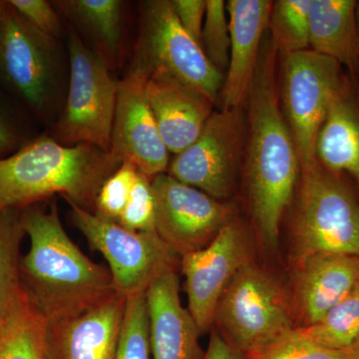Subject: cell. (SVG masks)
<instances>
[{
	"label": "cell",
	"mask_w": 359,
	"mask_h": 359,
	"mask_svg": "<svg viewBox=\"0 0 359 359\" xmlns=\"http://www.w3.org/2000/svg\"><path fill=\"white\" fill-rule=\"evenodd\" d=\"M282 56L278 94L283 117L301 161V168L318 162L316 141L344 68L311 49Z\"/></svg>",
	"instance_id": "obj_10"
},
{
	"label": "cell",
	"mask_w": 359,
	"mask_h": 359,
	"mask_svg": "<svg viewBox=\"0 0 359 359\" xmlns=\"http://www.w3.org/2000/svg\"><path fill=\"white\" fill-rule=\"evenodd\" d=\"M121 165L95 146H65L48 133L0 160V215L25 210L61 195L94 212L97 196Z\"/></svg>",
	"instance_id": "obj_3"
},
{
	"label": "cell",
	"mask_w": 359,
	"mask_h": 359,
	"mask_svg": "<svg viewBox=\"0 0 359 359\" xmlns=\"http://www.w3.org/2000/svg\"><path fill=\"white\" fill-rule=\"evenodd\" d=\"M273 1L229 0L226 2L231 47L219 100L223 109H245L256 76Z\"/></svg>",
	"instance_id": "obj_16"
},
{
	"label": "cell",
	"mask_w": 359,
	"mask_h": 359,
	"mask_svg": "<svg viewBox=\"0 0 359 359\" xmlns=\"http://www.w3.org/2000/svg\"><path fill=\"white\" fill-rule=\"evenodd\" d=\"M356 20H358V28L359 34V1L356 4Z\"/></svg>",
	"instance_id": "obj_38"
},
{
	"label": "cell",
	"mask_w": 359,
	"mask_h": 359,
	"mask_svg": "<svg viewBox=\"0 0 359 359\" xmlns=\"http://www.w3.org/2000/svg\"><path fill=\"white\" fill-rule=\"evenodd\" d=\"M247 140L245 109L214 111L197 140L175 156L167 173L219 201L230 197Z\"/></svg>",
	"instance_id": "obj_11"
},
{
	"label": "cell",
	"mask_w": 359,
	"mask_h": 359,
	"mask_svg": "<svg viewBox=\"0 0 359 359\" xmlns=\"http://www.w3.org/2000/svg\"><path fill=\"white\" fill-rule=\"evenodd\" d=\"M152 187L156 233L180 257L207 247L233 221L231 205L168 173L154 177Z\"/></svg>",
	"instance_id": "obj_12"
},
{
	"label": "cell",
	"mask_w": 359,
	"mask_h": 359,
	"mask_svg": "<svg viewBox=\"0 0 359 359\" xmlns=\"http://www.w3.org/2000/svg\"><path fill=\"white\" fill-rule=\"evenodd\" d=\"M125 306L116 294L79 316L45 321L44 359H115Z\"/></svg>",
	"instance_id": "obj_15"
},
{
	"label": "cell",
	"mask_w": 359,
	"mask_h": 359,
	"mask_svg": "<svg viewBox=\"0 0 359 359\" xmlns=\"http://www.w3.org/2000/svg\"><path fill=\"white\" fill-rule=\"evenodd\" d=\"M52 4L89 47L111 65L121 56L125 2L120 0H61Z\"/></svg>",
	"instance_id": "obj_22"
},
{
	"label": "cell",
	"mask_w": 359,
	"mask_h": 359,
	"mask_svg": "<svg viewBox=\"0 0 359 359\" xmlns=\"http://www.w3.org/2000/svg\"><path fill=\"white\" fill-rule=\"evenodd\" d=\"M171 4L180 25L202 47L207 0H171Z\"/></svg>",
	"instance_id": "obj_34"
},
{
	"label": "cell",
	"mask_w": 359,
	"mask_h": 359,
	"mask_svg": "<svg viewBox=\"0 0 359 359\" xmlns=\"http://www.w3.org/2000/svg\"><path fill=\"white\" fill-rule=\"evenodd\" d=\"M297 328L320 346L337 351L351 349L359 337V283L318 323Z\"/></svg>",
	"instance_id": "obj_25"
},
{
	"label": "cell",
	"mask_w": 359,
	"mask_h": 359,
	"mask_svg": "<svg viewBox=\"0 0 359 359\" xmlns=\"http://www.w3.org/2000/svg\"><path fill=\"white\" fill-rule=\"evenodd\" d=\"M351 351H353L354 356H355V359H359V337L358 339L356 340L355 344H353V346L351 347Z\"/></svg>",
	"instance_id": "obj_37"
},
{
	"label": "cell",
	"mask_w": 359,
	"mask_h": 359,
	"mask_svg": "<svg viewBox=\"0 0 359 359\" xmlns=\"http://www.w3.org/2000/svg\"><path fill=\"white\" fill-rule=\"evenodd\" d=\"M249 262L247 236L233 219L207 247L181 257L180 266L186 278L188 311L201 334H207L214 327L222 295L236 273Z\"/></svg>",
	"instance_id": "obj_13"
},
{
	"label": "cell",
	"mask_w": 359,
	"mask_h": 359,
	"mask_svg": "<svg viewBox=\"0 0 359 359\" xmlns=\"http://www.w3.org/2000/svg\"><path fill=\"white\" fill-rule=\"evenodd\" d=\"M69 73L67 47L30 25L7 1L0 23V85L39 125L51 128L65 106Z\"/></svg>",
	"instance_id": "obj_4"
},
{
	"label": "cell",
	"mask_w": 359,
	"mask_h": 359,
	"mask_svg": "<svg viewBox=\"0 0 359 359\" xmlns=\"http://www.w3.org/2000/svg\"><path fill=\"white\" fill-rule=\"evenodd\" d=\"M177 269L165 271L146 290L153 359H204L201 332L179 294Z\"/></svg>",
	"instance_id": "obj_19"
},
{
	"label": "cell",
	"mask_w": 359,
	"mask_h": 359,
	"mask_svg": "<svg viewBox=\"0 0 359 359\" xmlns=\"http://www.w3.org/2000/svg\"><path fill=\"white\" fill-rule=\"evenodd\" d=\"M230 47L226 4L223 0H207L202 32V48L210 62L224 75L228 69Z\"/></svg>",
	"instance_id": "obj_30"
},
{
	"label": "cell",
	"mask_w": 359,
	"mask_h": 359,
	"mask_svg": "<svg viewBox=\"0 0 359 359\" xmlns=\"http://www.w3.org/2000/svg\"><path fill=\"white\" fill-rule=\"evenodd\" d=\"M139 13L138 39L130 68L146 77L165 73L218 102L224 75L180 25L171 0L141 2Z\"/></svg>",
	"instance_id": "obj_8"
},
{
	"label": "cell",
	"mask_w": 359,
	"mask_h": 359,
	"mask_svg": "<svg viewBox=\"0 0 359 359\" xmlns=\"http://www.w3.org/2000/svg\"><path fill=\"white\" fill-rule=\"evenodd\" d=\"M292 233L295 263L320 252L359 259V201L341 175L318 162L301 168Z\"/></svg>",
	"instance_id": "obj_5"
},
{
	"label": "cell",
	"mask_w": 359,
	"mask_h": 359,
	"mask_svg": "<svg viewBox=\"0 0 359 359\" xmlns=\"http://www.w3.org/2000/svg\"><path fill=\"white\" fill-rule=\"evenodd\" d=\"M29 250L20 259L28 299L45 321L86 313L118 294L109 269L94 263L66 233L55 201L22 210Z\"/></svg>",
	"instance_id": "obj_2"
},
{
	"label": "cell",
	"mask_w": 359,
	"mask_h": 359,
	"mask_svg": "<svg viewBox=\"0 0 359 359\" xmlns=\"http://www.w3.org/2000/svg\"><path fill=\"white\" fill-rule=\"evenodd\" d=\"M204 359H247V358L245 354L241 353L237 349L231 347L217 330H212Z\"/></svg>",
	"instance_id": "obj_35"
},
{
	"label": "cell",
	"mask_w": 359,
	"mask_h": 359,
	"mask_svg": "<svg viewBox=\"0 0 359 359\" xmlns=\"http://www.w3.org/2000/svg\"><path fill=\"white\" fill-rule=\"evenodd\" d=\"M138 174L139 170L133 164L122 162L101 187L97 196L94 214L100 218L118 223L128 204Z\"/></svg>",
	"instance_id": "obj_31"
},
{
	"label": "cell",
	"mask_w": 359,
	"mask_h": 359,
	"mask_svg": "<svg viewBox=\"0 0 359 359\" xmlns=\"http://www.w3.org/2000/svg\"><path fill=\"white\" fill-rule=\"evenodd\" d=\"M355 0H311L309 49L359 75V34Z\"/></svg>",
	"instance_id": "obj_21"
},
{
	"label": "cell",
	"mask_w": 359,
	"mask_h": 359,
	"mask_svg": "<svg viewBox=\"0 0 359 359\" xmlns=\"http://www.w3.org/2000/svg\"><path fill=\"white\" fill-rule=\"evenodd\" d=\"M247 359H355L351 349L337 351L316 344L295 327L268 346L245 355Z\"/></svg>",
	"instance_id": "obj_29"
},
{
	"label": "cell",
	"mask_w": 359,
	"mask_h": 359,
	"mask_svg": "<svg viewBox=\"0 0 359 359\" xmlns=\"http://www.w3.org/2000/svg\"><path fill=\"white\" fill-rule=\"evenodd\" d=\"M309 6L311 0L273 1L269 34L280 55L309 49Z\"/></svg>",
	"instance_id": "obj_26"
},
{
	"label": "cell",
	"mask_w": 359,
	"mask_h": 359,
	"mask_svg": "<svg viewBox=\"0 0 359 359\" xmlns=\"http://www.w3.org/2000/svg\"><path fill=\"white\" fill-rule=\"evenodd\" d=\"M294 316L306 327L318 320L359 283V259L320 252L295 263Z\"/></svg>",
	"instance_id": "obj_18"
},
{
	"label": "cell",
	"mask_w": 359,
	"mask_h": 359,
	"mask_svg": "<svg viewBox=\"0 0 359 359\" xmlns=\"http://www.w3.org/2000/svg\"><path fill=\"white\" fill-rule=\"evenodd\" d=\"M14 11L40 32L58 40L66 37L67 29L52 2L46 0H7Z\"/></svg>",
	"instance_id": "obj_33"
},
{
	"label": "cell",
	"mask_w": 359,
	"mask_h": 359,
	"mask_svg": "<svg viewBox=\"0 0 359 359\" xmlns=\"http://www.w3.org/2000/svg\"><path fill=\"white\" fill-rule=\"evenodd\" d=\"M118 224L130 231L156 233V200L152 180L141 172Z\"/></svg>",
	"instance_id": "obj_32"
},
{
	"label": "cell",
	"mask_w": 359,
	"mask_h": 359,
	"mask_svg": "<svg viewBox=\"0 0 359 359\" xmlns=\"http://www.w3.org/2000/svg\"><path fill=\"white\" fill-rule=\"evenodd\" d=\"M280 53L268 32L247 104L244 173L250 214L269 249L278 247L283 215L294 199L301 161L278 94Z\"/></svg>",
	"instance_id": "obj_1"
},
{
	"label": "cell",
	"mask_w": 359,
	"mask_h": 359,
	"mask_svg": "<svg viewBox=\"0 0 359 359\" xmlns=\"http://www.w3.org/2000/svg\"><path fill=\"white\" fill-rule=\"evenodd\" d=\"M39 126L32 115L0 85V160L39 137Z\"/></svg>",
	"instance_id": "obj_27"
},
{
	"label": "cell",
	"mask_w": 359,
	"mask_h": 359,
	"mask_svg": "<svg viewBox=\"0 0 359 359\" xmlns=\"http://www.w3.org/2000/svg\"><path fill=\"white\" fill-rule=\"evenodd\" d=\"M146 76L130 68L118 81L109 153L152 180L167 173L170 152L146 95Z\"/></svg>",
	"instance_id": "obj_14"
},
{
	"label": "cell",
	"mask_w": 359,
	"mask_h": 359,
	"mask_svg": "<svg viewBox=\"0 0 359 359\" xmlns=\"http://www.w3.org/2000/svg\"><path fill=\"white\" fill-rule=\"evenodd\" d=\"M25 236L22 210L0 215V321L25 297L20 280V245Z\"/></svg>",
	"instance_id": "obj_23"
},
{
	"label": "cell",
	"mask_w": 359,
	"mask_h": 359,
	"mask_svg": "<svg viewBox=\"0 0 359 359\" xmlns=\"http://www.w3.org/2000/svg\"><path fill=\"white\" fill-rule=\"evenodd\" d=\"M45 320L27 295L0 321V359H44Z\"/></svg>",
	"instance_id": "obj_24"
},
{
	"label": "cell",
	"mask_w": 359,
	"mask_h": 359,
	"mask_svg": "<svg viewBox=\"0 0 359 359\" xmlns=\"http://www.w3.org/2000/svg\"><path fill=\"white\" fill-rule=\"evenodd\" d=\"M145 87L163 142L170 153L178 155L197 140L216 103L165 73L148 75Z\"/></svg>",
	"instance_id": "obj_17"
},
{
	"label": "cell",
	"mask_w": 359,
	"mask_h": 359,
	"mask_svg": "<svg viewBox=\"0 0 359 359\" xmlns=\"http://www.w3.org/2000/svg\"><path fill=\"white\" fill-rule=\"evenodd\" d=\"M146 292L127 297L115 359H150Z\"/></svg>",
	"instance_id": "obj_28"
},
{
	"label": "cell",
	"mask_w": 359,
	"mask_h": 359,
	"mask_svg": "<svg viewBox=\"0 0 359 359\" xmlns=\"http://www.w3.org/2000/svg\"><path fill=\"white\" fill-rule=\"evenodd\" d=\"M7 1L4 0H0V23H1L2 18H4V11L6 8Z\"/></svg>",
	"instance_id": "obj_36"
},
{
	"label": "cell",
	"mask_w": 359,
	"mask_h": 359,
	"mask_svg": "<svg viewBox=\"0 0 359 359\" xmlns=\"http://www.w3.org/2000/svg\"><path fill=\"white\" fill-rule=\"evenodd\" d=\"M316 160L332 173L348 174L359 192V79L346 73L318 134Z\"/></svg>",
	"instance_id": "obj_20"
},
{
	"label": "cell",
	"mask_w": 359,
	"mask_h": 359,
	"mask_svg": "<svg viewBox=\"0 0 359 359\" xmlns=\"http://www.w3.org/2000/svg\"><path fill=\"white\" fill-rule=\"evenodd\" d=\"M70 219L93 250L109 266L116 292L124 297L143 294L156 278L178 269L181 257L156 233L127 230L117 222L100 218L70 201Z\"/></svg>",
	"instance_id": "obj_9"
},
{
	"label": "cell",
	"mask_w": 359,
	"mask_h": 359,
	"mask_svg": "<svg viewBox=\"0 0 359 359\" xmlns=\"http://www.w3.org/2000/svg\"><path fill=\"white\" fill-rule=\"evenodd\" d=\"M294 318L282 285L249 262L222 295L214 327L231 347L247 355L297 327Z\"/></svg>",
	"instance_id": "obj_7"
},
{
	"label": "cell",
	"mask_w": 359,
	"mask_h": 359,
	"mask_svg": "<svg viewBox=\"0 0 359 359\" xmlns=\"http://www.w3.org/2000/svg\"><path fill=\"white\" fill-rule=\"evenodd\" d=\"M69 82L63 109L49 135L65 146L87 145L109 152L118 81L105 59L68 26Z\"/></svg>",
	"instance_id": "obj_6"
}]
</instances>
